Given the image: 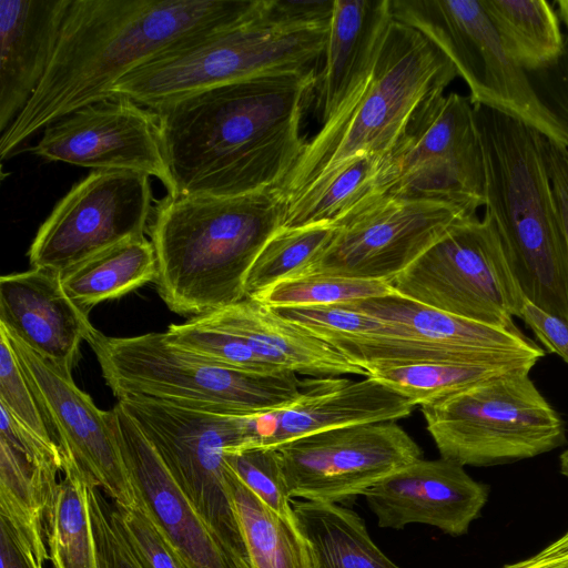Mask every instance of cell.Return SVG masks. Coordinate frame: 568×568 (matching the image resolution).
I'll return each instance as SVG.
<instances>
[{"mask_svg": "<svg viewBox=\"0 0 568 568\" xmlns=\"http://www.w3.org/2000/svg\"><path fill=\"white\" fill-rule=\"evenodd\" d=\"M316 73L314 68L245 79L153 110L175 195L280 189L306 144L301 124Z\"/></svg>", "mask_w": 568, "mask_h": 568, "instance_id": "6da1fadb", "label": "cell"}, {"mask_svg": "<svg viewBox=\"0 0 568 568\" xmlns=\"http://www.w3.org/2000/svg\"><path fill=\"white\" fill-rule=\"evenodd\" d=\"M262 0H71L36 92L1 133L6 160L71 112L112 97L111 88L154 57L231 28Z\"/></svg>", "mask_w": 568, "mask_h": 568, "instance_id": "7a4b0ae2", "label": "cell"}, {"mask_svg": "<svg viewBox=\"0 0 568 568\" xmlns=\"http://www.w3.org/2000/svg\"><path fill=\"white\" fill-rule=\"evenodd\" d=\"M283 212L278 189L236 196L166 194L156 202L150 235L165 305L199 317L244 300L248 271L281 229Z\"/></svg>", "mask_w": 568, "mask_h": 568, "instance_id": "3957f363", "label": "cell"}, {"mask_svg": "<svg viewBox=\"0 0 568 568\" xmlns=\"http://www.w3.org/2000/svg\"><path fill=\"white\" fill-rule=\"evenodd\" d=\"M474 114L485 163V213L510 270L528 301L568 321V251L541 134L484 105H474Z\"/></svg>", "mask_w": 568, "mask_h": 568, "instance_id": "277c9868", "label": "cell"}, {"mask_svg": "<svg viewBox=\"0 0 568 568\" xmlns=\"http://www.w3.org/2000/svg\"><path fill=\"white\" fill-rule=\"evenodd\" d=\"M456 77L433 42L393 20L366 81L306 142L278 189L284 204L356 154L389 155L415 111L445 93Z\"/></svg>", "mask_w": 568, "mask_h": 568, "instance_id": "5b68a950", "label": "cell"}, {"mask_svg": "<svg viewBox=\"0 0 568 568\" xmlns=\"http://www.w3.org/2000/svg\"><path fill=\"white\" fill-rule=\"evenodd\" d=\"M394 20L433 42L466 82L473 105L518 119L568 146V54L531 68L505 48L480 0H390Z\"/></svg>", "mask_w": 568, "mask_h": 568, "instance_id": "8992f818", "label": "cell"}, {"mask_svg": "<svg viewBox=\"0 0 568 568\" xmlns=\"http://www.w3.org/2000/svg\"><path fill=\"white\" fill-rule=\"evenodd\" d=\"M329 22L285 19L263 0L247 20L194 39L136 67L112 88L151 110L214 87L314 69L322 58Z\"/></svg>", "mask_w": 568, "mask_h": 568, "instance_id": "52a82bcc", "label": "cell"}, {"mask_svg": "<svg viewBox=\"0 0 568 568\" xmlns=\"http://www.w3.org/2000/svg\"><path fill=\"white\" fill-rule=\"evenodd\" d=\"M90 346L118 399L149 397L219 414L256 416L286 407L302 394V379L293 372L260 374L225 367L172 345L164 332L111 337L98 331Z\"/></svg>", "mask_w": 568, "mask_h": 568, "instance_id": "ba28073f", "label": "cell"}, {"mask_svg": "<svg viewBox=\"0 0 568 568\" xmlns=\"http://www.w3.org/2000/svg\"><path fill=\"white\" fill-rule=\"evenodd\" d=\"M442 458L487 467L549 453L567 442L565 422L529 377L507 374L420 406Z\"/></svg>", "mask_w": 568, "mask_h": 568, "instance_id": "9c48e42d", "label": "cell"}, {"mask_svg": "<svg viewBox=\"0 0 568 568\" xmlns=\"http://www.w3.org/2000/svg\"><path fill=\"white\" fill-rule=\"evenodd\" d=\"M153 445L201 517L250 564L227 488L225 455L250 446L248 416L213 413L149 397L118 399Z\"/></svg>", "mask_w": 568, "mask_h": 568, "instance_id": "30bf717a", "label": "cell"}, {"mask_svg": "<svg viewBox=\"0 0 568 568\" xmlns=\"http://www.w3.org/2000/svg\"><path fill=\"white\" fill-rule=\"evenodd\" d=\"M407 298L489 326L518 331L524 295L486 213L454 224L390 283Z\"/></svg>", "mask_w": 568, "mask_h": 568, "instance_id": "8fae6325", "label": "cell"}, {"mask_svg": "<svg viewBox=\"0 0 568 568\" xmlns=\"http://www.w3.org/2000/svg\"><path fill=\"white\" fill-rule=\"evenodd\" d=\"M388 156L389 195L438 201L469 215L485 205L484 155L469 98L449 92L425 101Z\"/></svg>", "mask_w": 568, "mask_h": 568, "instance_id": "7c38bea8", "label": "cell"}, {"mask_svg": "<svg viewBox=\"0 0 568 568\" xmlns=\"http://www.w3.org/2000/svg\"><path fill=\"white\" fill-rule=\"evenodd\" d=\"M152 201L150 175L92 171L40 225L28 252L31 267L62 273L111 246L145 236Z\"/></svg>", "mask_w": 568, "mask_h": 568, "instance_id": "4fadbf2b", "label": "cell"}, {"mask_svg": "<svg viewBox=\"0 0 568 568\" xmlns=\"http://www.w3.org/2000/svg\"><path fill=\"white\" fill-rule=\"evenodd\" d=\"M291 497L346 503L422 458L396 420L320 432L276 447Z\"/></svg>", "mask_w": 568, "mask_h": 568, "instance_id": "5bb4252c", "label": "cell"}, {"mask_svg": "<svg viewBox=\"0 0 568 568\" xmlns=\"http://www.w3.org/2000/svg\"><path fill=\"white\" fill-rule=\"evenodd\" d=\"M474 216L447 203L386 194L336 225L305 275L390 283L454 224Z\"/></svg>", "mask_w": 568, "mask_h": 568, "instance_id": "9a60e30c", "label": "cell"}, {"mask_svg": "<svg viewBox=\"0 0 568 568\" xmlns=\"http://www.w3.org/2000/svg\"><path fill=\"white\" fill-rule=\"evenodd\" d=\"M2 328L59 447L62 473H74L85 485L104 491L114 504L136 505L109 410L100 409L91 396L77 386L72 373Z\"/></svg>", "mask_w": 568, "mask_h": 568, "instance_id": "2e32d148", "label": "cell"}, {"mask_svg": "<svg viewBox=\"0 0 568 568\" xmlns=\"http://www.w3.org/2000/svg\"><path fill=\"white\" fill-rule=\"evenodd\" d=\"M31 151L47 161L93 171L142 172L175 195L154 111L124 95L88 104L48 125Z\"/></svg>", "mask_w": 568, "mask_h": 568, "instance_id": "e0dca14e", "label": "cell"}, {"mask_svg": "<svg viewBox=\"0 0 568 568\" xmlns=\"http://www.w3.org/2000/svg\"><path fill=\"white\" fill-rule=\"evenodd\" d=\"M111 427L138 503L189 568H251L211 530L153 445L116 403Z\"/></svg>", "mask_w": 568, "mask_h": 568, "instance_id": "ac0fdd59", "label": "cell"}, {"mask_svg": "<svg viewBox=\"0 0 568 568\" xmlns=\"http://www.w3.org/2000/svg\"><path fill=\"white\" fill-rule=\"evenodd\" d=\"M363 496L382 528L425 524L462 536L480 516L489 486L475 480L457 463L442 457L419 458L386 476Z\"/></svg>", "mask_w": 568, "mask_h": 568, "instance_id": "d6986e66", "label": "cell"}, {"mask_svg": "<svg viewBox=\"0 0 568 568\" xmlns=\"http://www.w3.org/2000/svg\"><path fill=\"white\" fill-rule=\"evenodd\" d=\"M416 404L378 381L302 379L301 396L286 407L248 416L250 446L276 448L329 429L404 418Z\"/></svg>", "mask_w": 568, "mask_h": 568, "instance_id": "ffe728a7", "label": "cell"}, {"mask_svg": "<svg viewBox=\"0 0 568 568\" xmlns=\"http://www.w3.org/2000/svg\"><path fill=\"white\" fill-rule=\"evenodd\" d=\"M342 305L390 324L403 338L422 341L452 353L466 365L531 369L545 356V351L520 329L466 320L395 291Z\"/></svg>", "mask_w": 568, "mask_h": 568, "instance_id": "44dd1931", "label": "cell"}, {"mask_svg": "<svg viewBox=\"0 0 568 568\" xmlns=\"http://www.w3.org/2000/svg\"><path fill=\"white\" fill-rule=\"evenodd\" d=\"M89 312L69 297L59 272L31 267L0 278V326L69 373L98 333Z\"/></svg>", "mask_w": 568, "mask_h": 568, "instance_id": "7402d4cb", "label": "cell"}, {"mask_svg": "<svg viewBox=\"0 0 568 568\" xmlns=\"http://www.w3.org/2000/svg\"><path fill=\"white\" fill-rule=\"evenodd\" d=\"M393 20L390 0H334L313 95L321 125L366 81Z\"/></svg>", "mask_w": 568, "mask_h": 568, "instance_id": "603a6c76", "label": "cell"}, {"mask_svg": "<svg viewBox=\"0 0 568 568\" xmlns=\"http://www.w3.org/2000/svg\"><path fill=\"white\" fill-rule=\"evenodd\" d=\"M70 1L0 0L1 133L41 83Z\"/></svg>", "mask_w": 568, "mask_h": 568, "instance_id": "cb8c5ba5", "label": "cell"}, {"mask_svg": "<svg viewBox=\"0 0 568 568\" xmlns=\"http://www.w3.org/2000/svg\"><path fill=\"white\" fill-rule=\"evenodd\" d=\"M202 317L242 338L261 358L280 371L313 377L368 375L328 343L254 298L245 297Z\"/></svg>", "mask_w": 568, "mask_h": 568, "instance_id": "d4e9b609", "label": "cell"}, {"mask_svg": "<svg viewBox=\"0 0 568 568\" xmlns=\"http://www.w3.org/2000/svg\"><path fill=\"white\" fill-rule=\"evenodd\" d=\"M393 181L388 155L356 154L285 202L281 227L336 226L388 194Z\"/></svg>", "mask_w": 568, "mask_h": 568, "instance_id": "484cf974", "label": "cell"}, {"mask_svg": "<svg viewBox=\"0 0 568 568\" xmlns=\"http://www.w3.org/2000/svg\"><path fill=\"white\" fill-rule=\"evenodd\" d=\"M313 568H400L373 541L364 519L337 504L292 501Z\"/></svg>", "mask_w": 568, "mask_h": 568, "instance_id": "4316f807", "label": "cell"}, {"mask_svg": "<svg viewBox=\"0 0 568 568\" xmlns=\"http://www.w3.org/2000/svg\"><path fill=\"white\" fill-rule=\"evenodd\" d=\"M158 262L145 236L111 246L61 273L65 293L80 307L119 298L156 280Z\"/></svg>", "mask_w": 568, "mask_h": 568, "instance_id": "83f0119b", "label": "cell"}, {"mask_svg": "<svg viewBox=\"0 0 568 568\" xmlns=\"http://www.w3.org/2000/svg\"><path fill=\"white\" fill-rule=\"evenodd\" d=\"M226 480L251 568H313L308 544L296 521L268 508L230 467Z\"/></svg>", "mask_w": 568, "mask_h": 568, "instance_id": "f1b7e54d", "label": "cell"}, {"mask_svg": "<svg viewBox=\"0 0 568 568\" xmlns=\"http://www.w3.org/2000/svg\"><path fill=\"white\" fill-rule=\"evenodd\" d=\"M505 48L531 68L558 63L568 54L560 18L545 0H480Z\"/></svg>", "mask_w": 568, "mask_h": 568, "instance_id": "f546056e", "label": "cell"}, {"mask_svg": "<svg viewBox=\"0 0 568 568\" xmlns=\"http://www.w3.org/2000/svg\"><path fill=\"white\" fill-rule=\"evenodd\" d=\"M49 559L53 568H99L88 501V485L63 473L44 515Z\"/></svg>", "mask_w": 568, "mask_h": 568, "instance_id": "4dcf8cb0", "label": "cell"}, {"mask_svg": "<svg viewBox=\"0 0 568 568\" xmlns=\"http://www.w3.org/2000/svg\"><path fill=\"white\" fill-rule=\"evenodd\" d=\"M329 223L278 229L265 243L245 281V296L253 297L273 285L305 275L332 240Z\"/></svg>", "mask_w": 568, "mask_h": 568, "instance_id": "1f68e13d", "label": "cell"}, {"mask_svg": "<svg viewBox=\"0 0 568 568\" xmlns=\"http://www.w3.org/2000/svg\"><path fill=\"white\" fill-rule=\"evenodd\" d=\"M530 371L518 367L422 363L373 371L368 373V377L409 398L416 406H422L507 374Z\"/></svg>", "mask_w": 568, "mask_h": 568, "instance_id": "d6a6232c", "label": "cell"}, {"mask_svg": "<svg viewBox=\"0 0 568 568\" xmlns=\"http://www.w3.org/2000/svg\"><path fill=\"white\" fill-rule=\"evenodd\" d=\"M388 282L304 275L280 282L253 297L272 307L328 306L393 293Z\"/></svg>", "mask_w": 568, "mask_h": 568, "instance_id": "836d02e7", "label": "cell"}, {"mask_svg": "<svg viewBox=\"0 0 568 568\" xmlns=\"http://www.w3.org/2000/svg\"><path fill=\"white\" fill-rule=\"evenodd\" d=\"M164 336L172 345L225 367L260 374L286 372L265 362L239 336L209 323L202 316L191 317L182 324H171Z\"/></svg>", "mask_w": 568, "mask_h": 568, "instance_id": "e575fe53", "label": "cell"}, {"mask_svg": "<svg viewBox=\"0 0 568 568\" xmlns=\"http://www.w3.org/2000/svg\"><path fill=\"white\" fill-rule=\"evenodd\" d=\"M321 339L367 373L422 363L466 365L454 354L417 339L343 335Z\"/></svg>", "mask_w": 568, "mask_h": 568, "instance_id": "d590c367", "label": "cell"}, {"mask_svg": "<svg viewBox=\"0 0 568 568\" xmlns=\"http://www.w3.org/2000/svg\"><path fill=\"white\" fill-rule=\"evenodd\" d=\"M225 460L231 470L268 508L280 516L295 520L292 497L282 471L276 448L244 447L227 452Z\"/></svg>", "mask_w": 568, "mask_h": 568, "instance_id": "8d00e7d4", "label": "cell"}, {"mask_svg": "<svg viewBox=\"0 0 568 568\" xmlns=\"http://www.w3.org/2000/svg\"><path fill=\"white\" fill-rule=\"evenodd\" d=\"M273 310L282 317L303 327L318 338L338 335L403 338L398 329L390 324L342 304Z\"/></svg>", "mask_w": 568, "mask_h": 568, "instance_id": "74e56055", "label": "cell"}, {"mask_svg": "<svg viewBox=\"0 0 568 568\" xmlns=\"http://www.w3.org/2000/svg\"><path fill=\"white\" fill-rule=\"evenodd\" d=\"M0 404L37 436L55 443L2 327H0Z\"/></svg>", "mask_w": 568, "mask_h": 568, "instance_id": "f35d334b", "label": "cell"}, {"mask_svg": "<svg viewBox=\"0 0 568 568\" xmlns=\"http://www.w3.org/2000/svg\"><path fill=\"white\" fill-rule=\"evenodd\" d=\"M120 527L143 568H189L145 509L112 504Z\"/></svg>", "mask_w": 568, "mask_h": 568, "instance_id": "ab89813d", "label": "cell"}, {"mask_svg": "<svg viewBox=\"0 0 568 568\" xmlns=\"http://www.w3.org/2000/svg\"><path fill=\"white\" fill-rule=\"evenodd\" d=\"M88 501L99 568H143L132 551L102 490L88 486Z\"/></svg>", "mask_w": 568, "mask_h": 568, "instance_id": "60d3db41", "label": "cell"}, {"mask_svg": "<svg viewBox=\"0 0 568 568\" xmlns=\"http://www.w3.org/2000/svg\"><path fill=\"white\" fill-rule=\"evenodd\" d=\"M0 439L23 454L36 466L55 473L62 471L58 445L37 436L1 404Z\"/></svg>", "mask_w": 568, "mask_h": 568, "instance_id": "b9f144b4", "label": "cell"}, {"mask_svg": "<svg viewBox=\"0 0 568 568\" xmlns=\"http://www.w3.org/2000/svg\"><path fill=\"white\" fill-rule=\"evenodd\" d=\"M518 317L534 332L547 352L568 364V321L556 316L524 297Z\"/></svg>", "mask_w": 568, "mask_h": 568, "instance_id": "7bdbcfd3", "label": "cell"}, {"mask_svg": "<svg viewBox=\"0 0 568 568\" xmlns=\"http://www.w3.org/2000/svg\"><path fill=\"white\" fill-rule=\"evenodd\" d=\"M540 144L556 212L568 251V146L551 141L542 134Z\"/></svg>", "mask_w": 568, "mask_h": 568, "instance_id": "ee69618b", "label": "cell"}, {"mask_svg": "<svg viewBox=\"0 0 568 568\" xmlns=\"http://www.w3.org/2000/svg\"><path fill=\"white\" fill-rule=\"evenodd\" d=\"M0 568H44L28 539L0 515Z\"/></svg>", "mask_w": 568, "mask_h": 568, "instance_id": "f6af8a7d", "label": "cell"}, {"mask_svg": "<svg viewBox=\"0 0 568 568\" xmlns=\"http://www.w3.org/2000/svg\"><path fill=\"white\" fill-rule=\"evenodd\" d=\"M503 568H560L554 557L545 549L520 561L509 564Z\"/></svg>", "mask_w": 568, "mask_h": 568, "instance_id": "bcb514c9", "label": "cell"}, {"mask_svg": "<svg viewBox=\"0 0 568 568\" xmlns=\"http://www.w3.org/2000/svg\"><path fill=\"white\" fill-rule=\"evenodd\" d=\"M556 3L558 6L559 18L568 29V0H558Z\"/></svg>", "mask_w": 568, "mask_h": 568, "instance_id": "7dc6e473", "label": "cell"}, {"mask_svg": "<svg viewBox=\"0 0 568 568\" xmlns=\"http://www.w3.org/2000/svg\"><path fill=\"white\" fill-rule=\"evenodd\" d=\"M559 470L561 475L568 478V448L559 457Z\"/></svg>", "mask_w": 568, "mask_h": 568, "instance_id": "c3c4849f", "label": "cell"}]
</instances>
